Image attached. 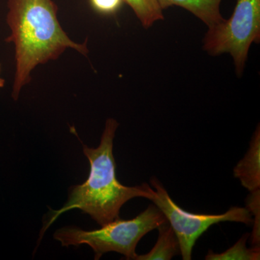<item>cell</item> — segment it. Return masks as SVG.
<instances>
[{"label": "cell", "instance_id": "6da1fadb", "mask_svg": "<svg viewBox=\"0 0 260 260\" xmlns=\"http://www.w3.org/2000/svg\"><path fill=\"white\" fill-rule=\"evenodd\" d=\"M8 8L6 20L10 34L6 42L15 47L12 97L17 101L38 65L56 60L68 49L84 56L88 49L86 42H75L61 28L57 6L52 0H8Z\"/></svg>", "mask_w": 260, "mask_h": 260}, {"label": "cell", "instance_id": "7a4b0ae2", "mask_svg": "<svg viewBox=\"0 0 260 260\" xmlns=\"http://www.w3.org/2000/svg\"><path fill=\"white\" fill-rule=\"evenodd\" d=\"M119 123L108 119L99 146L89 148L83 145L84 155L90 162V174L83 183L70 189L68 201L58 210H51L44 223L40 239L59 215L73 209L88 214L100 225L119 218L121 208L135 198L152 200L155 191L146 183L140 186L121 184L116 176V162L113 153L114 138Z\"/></svg>", "mask_w": 260, "mask_h": 260}, {"label": "cell", "instance_id": "3957f363", "mask_svg": "<svg viewBox=\"0 0 260 260\" xmlns=\"http://www.w3.org/2000/svg\"><path fill=\"white\" fill-rule=\"evenodd\" d=\"M166 222L167 219L164 214L153 204L130 220L118 218L93 231L64 227L58 229L54 238L63 246H90L95 253L94 259L96 260L110 251L123 254L126 259H135L138 255L135 251L140 239Z\"/></svg>", "mask_w": 260, "mask_h": 260}, {"label": "cell", "instance_id": "277c9868", "mask_svg": "<svg viewBox=\"0 0 260 260\" xmlns=\"http://www.w3.org/2000/svg\"><path fill=\"white\" fill-rule=\"evenodd\" d=\"M260 39V0H237L232 16L209 28L204 49L211 55L229 53L242 75L253 42Z\"/></svg>", "mask_w": 260, "mask_h": 260}, {"label": "cell", "instance_id": "5b68a950", "mask_svg": "<svg viewBox=\"0 0 260 260\" xmlns=\"http://www.w3.org/2000/svg\"><path fill=\"white\" fill-rule=\"evenodd\" d=\"M150 184L155 191V197L151 201L161 210L175 233L184 260L191 259L195 243L211 225L225 221L246 225L253 223L252 215L249 210L242 207H232L225 213L219 215L189 213L173 201L156 177L151 178Z\"/></svg>", "mask_w": 260, "mask_h": 260}, {"label": "cell", "instance_id": "8992f818", "mask_svg": "<svg viewBox=\"0 0 260 260\" xmlns=\"http://www.w3.org/2000/svg\"><path fill=\"white\" fill-rule=\"evenodd\" d=\"M234 176L249 191L260 189L259 125L254 132L247 153L234 168Z\"/></svg>", "mask_w": 260, "mask_h": 260}, {"label": "cell", "instance_id": "52a82bcc", "mask_svg": "<svg viewBox=\"0 0 260 260\" xmlns=\"http://www.w3.org/2000/svg\"><path fill=\"white\" fill-rule=\"evenodd\" d=\"M161 9L169 7H181L198 17L209 28L222 23L225 19L220 13L222 0H158Z\"/></svg>", "mask_w": 260, "mask_h": 260}, {"label": "cell", "instance_id": "ba28073f", "mask_svg": "<svg viewBox=\"0 0 260 260\" xmlns=\"http://www.w3.org/2000/svg\"><path fill=\"white\" fill-rule=\"evenodd\" d=\"M158 238L156 244L148 253L137 255L136 260H170L180 254V246L175 233L169 222L158 228Z\"/></svg>", "mask_w": 260, "mask_h": 260}, {"label": "cell", "instance_id": "9c48e42d", "mask_svg": "<svg viewBox=\"0 0 260 260\" xmlns=\"http://www.w3.org/2000/svg\"><path fill=\"white\" fill-rule=\"evenodd\" d=\"M249 234H245L232 247L222 253H215L210 250L205 256L206 260H259L260 250L247 248L246 242L249 237Z\"/></svg>", "mask_w": 260, "mask_h": 260}, {"label": "cell", "instance_id": "30bf717a", "mask_svg": "<svg viewBox=\"0 0 260 260\" xmlns=\"http://www.w3.org/2000/svg\"><path fill=\"white\" fill-rule=\"evenodd\" d=\"M135 12L142 25L149 28L155 22L162 20V9L158 0H124Z\"/></svg>", "mask_w": 260, "mask_h": 260}, {"label": "cell", "instance_id": "8fae6325", "mask_svg": "<svg viewBox=\"0 0 260 260\" xmlns=\"http://www.w3.org/2000/svg\"><path fill=\"white\" fill-rule=\"evenodd\" d=\"M246 207L252 216L254 227L251 234V248L260 250V189L251 191L246 200Z\"/></svg>", "mask_w": 260, "mask_h": 260}, {"label": "cell", "instance_id": "7c38bea8", "mask_svg": "<svg viewBox=\"0 0 260 260\" xmlns=\"http://www.w3.org/2000/svg\"><path fill=\"white\" fill-rule=\"evenodd\" d=\"M94 9L103 14H112L120 8L122 0H90Z\"/></svg>", "mask_w": 260, "mask_h": 260}, {"label": "cell", "instance_id": "4fadbf2b", "mask_svg": "<svg viewBox=\"0 0 260 260\" xmlns=\"http://www.w3.org/2000/svg\"><path fill=\"white\" fill-rule=\"evenodd\" d=\"M2 65L0 64V88H3L5 86V80L4 78H2Z\"/></svg>", "mask_w": 260, "mask_h": 260}]
</instances>
